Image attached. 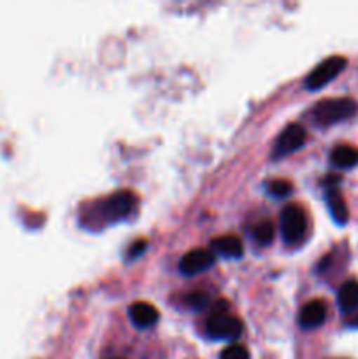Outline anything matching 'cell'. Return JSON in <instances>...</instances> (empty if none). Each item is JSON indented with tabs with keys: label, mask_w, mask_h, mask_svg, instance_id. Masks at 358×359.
<instances>
[{
	"label": "cell",
	"mask_w": 358,
	"mask_h": 359,
	"mask_svg": "<svg viewBox=\"0 0 358 359\" xmlns=\"http://www.w3.org/2000/svg\"><path fill=\"white\" fill-rule=\"evenodd\" d=\"M186 304L193 311H204V309L209 307V294L204 293V291H193L186 297Z\"/></svg>",
	"instance_id": "obj_15"
},
{
	"label": "cell",
	"mask_w": 358,
	"mask_h": 359,
	"mask_svg": "<svg viewBox=\"0 0 358 359\" xmlns=\"http://www.w3.org/2000/svg\"><path fill=\"white\" fill-rule=\"evenodd\" d=\"M128 316L133 326L140 330L151 328L158 321V311L151 304H146V302H135V304L130 305Z\"/></svg>",
	"instance_id": "obj_9"
},
{
	"label": "cell",
	"mask_w": 358,
	"mask_h": 359,
	"mask_svg": "<svg viewBox=\"0 0 358 359\" xmlns=\"http://www.w3.org/2000/svg\"><path fill=\"white\" fill-rule=\"evenodd\" d=\"M357 112V104L351 98H329L321 100L311 109V118L321 126L336 125L351 118Z\"/></svg>",
	"instance_id": "obj_2"
},
{
	"label": "cell",
	"mask_w": 358,
	"mask_h": 359,
	"mask_svg": "<svg viewBox=\"0 0 358 359\" xmlns=\"http://www.w3.org/2000/svg\"><path fill=\"white\" fill-rule=\"evenodd\" d=\"M337 304L340 311L353 314L358 311V280H346L337 293Z\"/></svg>",
	"instance_id": "obj_11"
},
{
	"label": "cell",
	"mask_w": 358,
	"mask_h": 359,
	"mask_svg": "<svg viewBox=\"0 0 358 359\" xmlns=\"http://www.w3.org/2000/svg\"><path fill=\"white\" fill-rule=\"evenodd\" d=\"M325 198H326V205H329V210H330V214H332L333 221H336L337 224L346 223L347 217H350V212H347L346 202H344L343 195L337 191V188L326 189Z\"/></svg>",
	"instance_id": "obj_12"
},
{
	"label": "cell",
	"mask_w": 358,
	"mask_h": 359,
	"mask_svg": "<svg viewBox=\"0 0 358 359\" xmlns=\"http://www.w3.org/2000/svg\"><path fill=\"white\" fill-rule=\"evenodd\" d=\"M291 189H293V186L288 181H283V179H279V181H270L269 184H267L269 195L276 196V198H284V196L290 195Z\"/></svg>",
	"instance_id": "obj_16"
},
{
	"label": "cell",
	"mask_w": 358,
	"mask_h": 359,
	"mask_svg": "<svg viewBox=\"0 0 358 359\" xmlns=\"http://www.w3.org/2000/svg\"><path fill=\"white\" fill-rule=\"evenodd\" d=\"M346 58L344 56H329L326 60H323L319 65H316L312 69V72L305 77V88L311 91L321 90L323 86L330 83L332 79H336L340 72L346 67Z\"/></svg>",
	"instance_id": "obj_4"
},
{
	"label": "cell",
	"mask_w": 358,
	"mask_h": 359,
	"mask_svg": "<svg viewBox=\"0 0 358 359\" xmlns=\"http://www.w3.org/2000/svg\"><path fill=\"white\" fill-rule=\"evenodd\" d=\"M214 255L213 251L207 249H193V251L186 252L179 262V270L185 276H197V273L206 272L209 266H213Z\"/></svg>",
	"instance_id": "obj_7"
},
{
	"label": "cell",
	"mask_w": 358,
	"mask_h": 359,
	"mask_svg": "<svg viewBox=\"0 0 358 359\" xmlns=\"http://www.w3.org/2000/svg\"><path fill=\"white\" fill-rule=\"evenodd\" d=\"M207 333L216 340H237L241 337L242 323L241 319L230 314L227 302H216L211 307L209 319H207Z\"/></svg>",
	"instance_id": "obj_1"
},
{
	"label": "cell",
	"mask_w": 358,
	"mask_h": 359,
	"mask_svg": "<svg viewBox=\"0 0 358 359\" xmlns=\"http://www.w3.org/2000/svg\"><path fill=\"white\" fill-rule=\"evenodd\" d=\"M146 248H147L146 241H135L132 245H130L128 251H126V259H128V262H132V259L139 258V256L142 255L144 249H146Z\"/></svg>",
	"instance_id": "obj_18"
},
{
	"label": "cell",
	"mask_w": 358,
	"mask_h": 359,
	"mask_svg": "<svg viewBox=\"0 0 358 359\" xmlns=\"http://www.w3.org/2000/svg\"><path fill=\"white\" fill-rule=\"evenodd\" d=\"M220 359H249V353L246 347L234 344V346H228L227 349L221 353Z\"/></svg>",
	"instance_id": "obj_17"
},
{
	"label": "cell",
	"mask_w": 358,
	"mask_h": 359,
	"mask_svg": "<svg viewBox=\"0 0 358 359\" xmlns=\"http://www.w3.org/2000/svg\"><path fill=\"white\" fill-rule=\"evenodd\" d=\"M305 142V130L300 125H288L277 137L274 156L281 158L300 149Z\"/></svg>",
	"instance_id": "obj_6"
},
{
	"label": "cell",
	"mask_w": 358,
	"mask_h": 359,
	"mask_svg": "<svg viewBox=\"0 0 358 359\" xmlns=\"http://www.w3.org/2000/svg\"><path fill=\"white\" fill-rule=\"evenodd\" d=\"M326 305L323 300H311L302 307L298 314V323L304 330H316L325 323Z\"/></svg>",
	"instance_id": "obj_8"
},
{
	"label": "cell",
	"mask_w": 358,
	"mask_h": 359,
	"mask_svg": "<svg viewBox=\"0 0 358 359\" xmlns=\"http://www.w3.org/2000/svg\"><path fill=\"white\" fill-rule=\"evenodd\" d=\"M137 198L133 193L130 191H118L109 195L107 198H104L102 202H98L97 210L104 221L107 223H116V221L126 219V217L132 214V210L135 209Z\"/></svg>",
	"instance_id": "obj_3"
},
{
	"label": "cell",
	"mask_w": 358,
	"mask_h": 359,
	"mask_svg": "<svg viewBox=\"0 0 358 359\" xmlns=\"http://www.w3.org/2000/svg\"><path fill=\"white\" fill-rule=\"evenodd\" d=\"M330 161L339 168H353L354 165H358V149L347 144L333 147L330 153Z\"/></svg>",
	"instance_id": "obj_13"
},
{
	"label": "cell",
	"mask_w": 358,
	"mask_h": 359,
	"mask_svg": "<svg viewBox=\"0 0 358 359\" xmlns=\"http://www.w3.org/2000/svg\"><path fill=\"white\" fill-rule=\"evenodd\" d=\"M305 214L300 205H286L281 212V233L286 244H298L305 235Z\"/></svg>",
	"instance_id": "obj_5"
},
{
	"label": "cell",
	"mask_w": 358,
	"mask_h": 359,
	"mask_svg": "<svg viewBox=\"0 0 358 359\" xmlns=\"http://www.w3.org/2000/svg\"><path fill=\"white\" fill-rule=\"evenodd\" d=\"M211 248H213V255H218L227 259L241 258L244 255V245H242L241 238L234 237V235H225V237L214 238Z\"/></svg>",
	"instance_id": "obj_10"
},
{
	"label": "cell",
	"mask_w": 358,
	"mask_h": 359,
	"mask_svg": "<svg viewBox=\"0 0 358 359\" xmlns=\"http://www.w3.org/2000/svg\"><path fill=\"white\" fill-rule=\"evenodd\" d=\"M274 226L270 221H263V223H258L255 228H253V237L258 242L260 245H269L270 242L274 241Z\"/></svg>",
	"instance_id": "obj_14"
}]
</instances>
